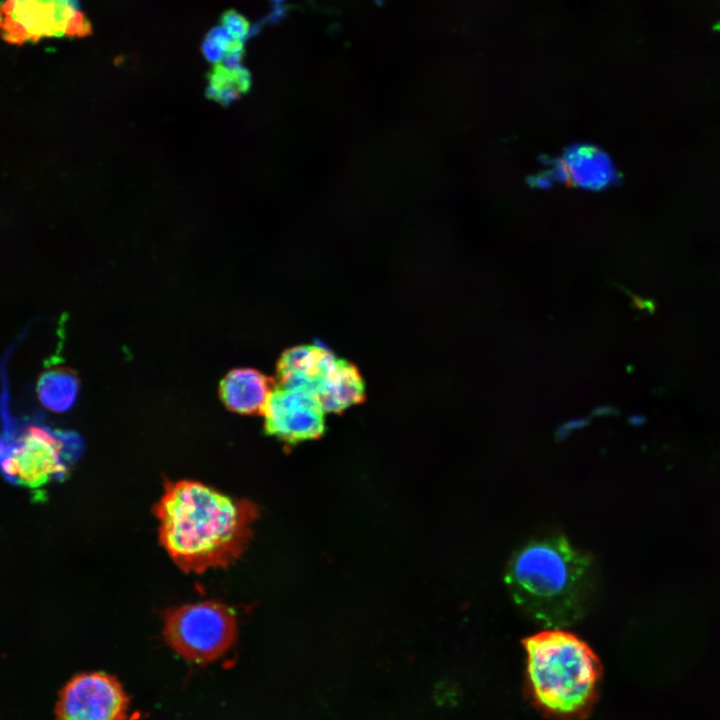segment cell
<instances>
[{
    "instance_id": "obj_1",
    "label": "cell",
    "mask_w": 720,
    "mask_h": 720,
    "mask_svg": "<svg viewBox=\"0 0 720 720\" xmlns=\"http://www.w3.org/2000/svg\"><path fill=\"white\" fill-rule=\"evenodd\" d=\"M154 513L161 545L179 568L193 573L236 560L255 518L249 501L189 480L168 482Z\"/></svg>"
},
{
    "instance_id": "obj_2",
    "label": "cell",
    "mask_w": 720,
    "mask_h": 720,
    "mask_svg": "<svg viewBox=\"0 0 720 720\" xmlns=\"http://www.w3.org/2000/svg\"><path fill=\"white\" fill-rule=\"evenodd\" d=\"M504 579L528 617L546 629H562L586 614L595 571L589 554L557 535L530 540L516 550Z\"/></svg>"
},
{
    "instance_id": "obj_3",
    "label": "cell",
    "mask_w": 720,
    "mask_h": 720,
    "mask_svg": "<svg viewBox=\"0 0 720 720\" xmlns=\"http://www.w3.org/2000/svg\"><path fill=\"white\" fill-rule=\"evenodd\" d=\"M528 687L535 703L559 718H576L591 706L600 663L580 638L562 629H546L523 640Z\"/></svg>"
},
{
    "instance_id": "obj_4",
    "label": "cell",
    "mask_w": 720,
    "mask_h": 720,
    "mask_svg": "<svg viewBox=\"0 0 720 720\" xmlns=\"http://www.w3.org/2000/svg\"><path fill=\"white\" fill-rule=\"evenodd\" d=\"M237 622L233 610L217 601L186 604L164 614L163 635L182 658L202 664L221 657L233 645Z\"/></svg>"
},
{
    "instance_id": "obj_5",
    "label": "cell",
    "mask_w": 720,
    "mask_h": 720,
    "mask_svg": "<svg viewBox=\"0 0 720 720\" xmlns=\"http://www.w3.org/2000/svg\"><path fill=\"white\" fill-rule=\"evenodd\" d=\"M92 25L78 0H4L0 3V35L12 44L51 37H86Z\"/></svg>"
},
{
    "instance_id": "obj_6",
    "label": "cell",
    "mask_w": 720,
    "mask_h": 720,
    "mask_svg": "<svg viewBox=\"0 0 720 720\" xmlns=\"http://www.w3.org/2000/svg\"><path fill=\"white\" fill-rule=\"evenodd\" d=\"M128 697L112 675L81 673L61 689L56 720H125Z\"/></svg>"
},
{
    "instance_id": "obj_7",
    "label": "cell",
    "mask_w": 720,
    "mask_h": 720,
    "mask_svg": "<svg viewBox=\"0 0 720 720\" xmlns=\"http://www.w3.org/2000/svg\"><path fill=\"white\" fill-rule=\"evenodd\" d=\"M324 412L312 393L275 387L262 411L265 432L287 445L317 439L325 431Z\"/></svg>"
},
{
    "instance_id": "obj_8",
    "label": "cell",
    "mask_w": 720,
    "mask_h": 720,
    "mask_svg": "<svg viewBox=\"0 0 720 720\" xmlns=\"http://www.w3.org/2000/svg\"><path fill=\"white\" fill-rule=\"evenodd\" d=\"M62 450L58 438L43 428L31 426L1 462V468L17 483L37 488L66 471Z\"/></svg>"
},
{
    "instance_id": "obj_9",
    "label": "cell",
    "mask_w": 720,
    "mask_h": 720,
    "mask_svg": "<svg viewBox=\"0 0 720 720\" xmlns=\"http://www.w3.org/2000/svg\"><path fill=\"white\" fill-rule=\"evenodd\" d=\"M337 358L320 345H299L282 353L277 364L279 386L316 396Z\"/></svg>"
},
{
    "instance_id": "obj_10",
    "label": "cell",
    "mask_w": 720,
    "mask_h": 720,
    "mask_svg": "<svg viewBox=\"0 0 720 720\" xmlns=\"http://www.w3.org/2000/svg\"><path fill=\"white\" fill-rule=\"evenodd\" d=\"M274 386L272 379L255 369L236 368L222 379L219 395L230 411L252 415L262 413Z\"/></svg>"
},
{
    "instance_id": "obj_11",
    "label": "cell",
    "mask_w": 720,
    "mask_h": 720,
    "mask_svg": "<svg viewBox=\"0 0 720 720\" xmlns=\"http://www.w3.org/2000/svg\"><path fill=\"white\" fill-rule=\"evenodd\" d=\"M559 176L575 185L598 189L614 178L607 156L592 146H576L569 150L557 166Z\"/></svg>"
},
{
    "instance_id": "obj_12",
    "label": "cell",
    "mask_w": 720,
    "mask_h": 720,
    "mask_svg": "<svg viewBox=\"0 0 720 720\" xmlns=\"http://www.w3.org/2000/svg\"><path fill=\"white\" fill-rule=\"evenodd\" d=\"M316 398L324 411L333 413L362 402L365 384L358 368L344 359H337Z\"/></svg>"
},
{
    "instance_id": "obj_13",
    "label": "cell",
    "mask_w": 720,
    "mask_h": 720,
    "mask_svg": "<svg viewBox=\"0 0 720 720\" xmlns=\"http://www.w3.org/2000/svg\"><path fill=\"white\" fill-rule=\"evenodd\" d=\"M80 382L69 368L46 370L39 378L37 393L41 403L54 412L70 409L77 399Z\"/></svg>"
},
{
    "instance_id": "obj_14",
    "label": "cell",
    "mask_w": 720,
    "mask_h": 720,
    "mask_svg": "<svg viewBox=\"0 0 720 720\" xmlns=\"http://www.w3.org/2000/svg\"><path fill=\"white\" fill-rule=\"evenodd\" d=\"M220 21L236 40L243 42L248 37L249 22L237 11L233 9L225 11Z\"/></svg>"
},
{
    "instance_id": "obj_15",
    "label": "cell",
    "mask_w": 720,
    "mask_h": 720,
    "mask_svg": "<svg viewBox=\"0 0 720 720\" xmlns=\"http://www.w3.org/2000/svg\"><path fill=\"white\" fill-rule=\"evenodd\" d=\"M201 52L207 61L215 65L221 63L226 54L220 45L208 39H204L202 42Z\"/></svg>"
},
{
    "instance_id": "obj_16",
    "label": "cell",
    "mask_w": 720,
    "mask_h": 720,
    "mask_svg": "<svg viewBox=\"0 0 720 720\" xmlns=\"http://www.w3.org/2000/svg\"><path fill=\"white\" fill-rule=\"evenodd\" d=\"M243 55H244V49L227 52L225 54L223 60L219 64L228 71H235L242 67L241 62H242Z\"/></svg>"
},
{
    "instance_id": "obj_17",
    "label": "cell",
    "mask_w": 720,
    "mask_h": 720,
    "mask_svg": "<svg viewBox=\"0 0 720 720\" xmlns=\"http://www.w3.org/2000/svg\"><path fill=\"white\" fill-rule=\"evenodd\" d=\"M240 90L234 84H227L220 88L217 100L225 105L232 104L240 96Z\"/></svg>"
},
{
    "instance_id": "obj_18",
    "label": "cell",
    "mask_w": 720,
    "mask_h": 720,
    "mask_svg": "<svg viewBox=\"0 0 720 720\" xmlns=\"http://www.w3.org/2000/svg\"><path fill=\"white\" fill-rule=\"evenodd\" d=\"M130 720H139V714L134 713L133 716L130 718Z\"/></svg>"
}]
</instances>
